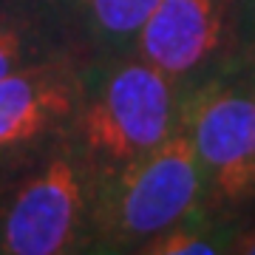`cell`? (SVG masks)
Masks as SVG:
<instances>
[{"label":"cell","mask_w":255,"mask_h":255,"mask_svg":"<svg viewBox=\"0 0 255 255\" xmlns=\"http://www.w3.org/2000/svg\"><path fill=\"white\" fill-rule=\"evenodd\" d=\"M199 210V162L179 122L150 153L108 179H97L91 253H139L153 236Z\"/></svg>","instance_id":"cell-4"},{"label":"cell","mask_w":255,"mask_h":255,"mask_svg":"<svg viewBox=\"0 0 255 255\" xmlns=\"http://www.w3.org/2000/svg\"><path fill=\"white\" fill-rule=\"evenodd\" d=\"M236 230V224L219 221L199 210L184 221L167 227L164 233L153 236L139 250V255H221L230 253Z\"/></svg>","instance_id":"cell-9"},{"label":"cell","mask_w":255,"mask_h":255,"mask_svg":"<svg viewBox=\"0 0 255 255\" xmlns=\"http://www.w3.org/2000/svg\"><path fill=\"white\" fill-rule=\"evenodd\" d=\"M230 253L236 255H255V219H250L247 224L236 230L233 236V244H230Z\"/></svg>","instance_id":"cell-11"},{"label":"cell","mask_w":255,"mask_h":255,"mask_svg":"<svg viewBox=\"0 0 255 255\" xmlns=\"http://www.w3.org/2000/svg\"><path fill=\"white\" fill-rule=\"evenodd\" d=\"M238 0H159L136 37V51L184 94L230 63Z\"/></svg>","instance_id":"cell-6"},{"label":"cell","mask_w":255,"mask_h":255,"mask_svg":"<svg viewBox=\"0 0 255 255\" xmlns=\"http://www.w3.org/2000/svg\"><path fill=\"white\" fill-rule=\"evenodd\" d=\"M97 176L65 133L0 187V255L91 253Z\"/></svg>","instance_id":"cell-3"},{"label":"cell","mask_w":255,"mask_h":255,"mask_svg":"<svg viewBox=\"0 0 255 255\" xmlns=\"http://www.w3.org/2000/svg\"><path fill=\"white\" fill-rule=\"evenodd\" d=\"M250 60H255V0H238L233 20V51L227 65Z\"/></svg>","instance_id":"cell-10"},{"label":"cell","mask_w":255,"mask_h":255,"mask_svg":"<svg viewBox=\"0 0 255 255\" xmlns=\"http://www.w3.org/2000/svg\"><path fill=\"white\" fill-rule=\"evenodd\" d=\"M250 63H253V65H255V60H250Z\"/></svg>","instance_id":"cell-12"},{"label":"cell","mask_w":255,"mask_h":255,"mask_svg":"<svg viewBox=\"0 0 255 255\" xmlns=\"http://www.w3.org/2000/svg\"><path fill=\"white\" fill-rule=\"evenodd\" d=\"M184 91L133 51L88 60L68 136L97 179L159 147L182 122Z\"/></svg>","instance_id":"cell-1"},{"label":"cell","mask_w":255,"mask_h":255,"mask_svg":"<svg viewBox=\"0 0 255 255\" xmlns=\"http://www.w3.org/2000/svg\"><path fill=\"white\" fill-rule=\"evenodd\" d=\"M159 0H68L80 48L88 60L125 54Z\"/></svg>","instance_id":"cell-8"},{"label":"cell","mask_w":255,"mask_h":255,"mask_svg":"<svg viewBox=\"0 0 255 255\" xmlns=\"http://www.w3.org/2000/svg\"><path fill=\"white\" fill-rule=\"evenodd\" d=\"M85 57L68 0H0V77Z\"/></svg>","instance_id":"cell-7"},{"label":"cell","mask_w":255,"mask_h":255,"mask_svg":"<svg viewBox=\"0 0 255 255\" xmlns=\"http://www.w3.org/2000/svg\"><path fill=\"white\" fill-rule=\"evenodd\" d=\"M88 57H63L0 77V187L68 133Z\"/></svg>","instance_id":"cell-5"},{"label":"cell","mask_w":255,"mask_h":255,"mask_svg":"<svg viewBox=\"0 0 255 255\" xmlns=\"http://www.w3.org/2000/svg\"><path fill=\"white\" fill-rule=\"evenodd\" d=\"M182 125L199 162L201 210L236 227L255 219V65H224L190 88Z\"/></svg>","instance_id":"cell-2"}]
</instances>
